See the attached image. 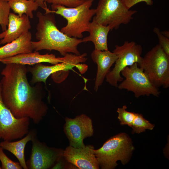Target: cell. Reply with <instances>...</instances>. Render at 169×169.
<instances>
[{"label":"cell","mask_w":169,"mask_h":169,"mask_svg":"<svg viewBox=\"0 0 169 169\" xmlns=\"http://www.w3.org/2000/svg\"><path fill=\"white\" fill-rule=\"evenodd\" d=\"M124 3L129 9L134 6L136 4L141 2H144L149 6L153 4L152 0H122Z\"/></svg>","instance_id":"cell-28"},{"label":"cell","mask_w":169,"mask_h":169,"mask_svg":"<svg viewBox=\"0 0 169 169\" xmlns=\"http://www.w3.org/2000/svg\"><path fill=\"white\" fill-rule=\"evenodd\" d=\"M162 34L166 37L169 38V32L168 30L161 31Z\"/></svg>","instance_id":"cell-31"},{"label":"cell","mask_w":169,"mask_h":169,"mask_svg":"<svg viewBox=\"0 0 169 169\" xmlns=\"http://www.w3.org/2000/svg\"><path fill=\"white\" fill-rule=\"evenodd\" d=\"M30 119L28 117H15L5 105L0 81V139L11 141L23 138L29 131Z\"/></svg>","instance_id":"cell-9"},{"label":"cell","mask_w":169,"mask_h":169,"mask_svg":"<svg viewBox=\"0 0 169 169\" xmlns=\"http://www.w3.org/2000/svg\"><path fill=\"white\" fill-rule=\"evenodd\" d=\"M156 87H169V56L157 44L147 52L138 64Z\"/></svg>","instance_id":"cell-5"},{"label":"cell","mask_w":169,"mask_h":169,"mask_svg":"<svg viewBox=\"0 0 169 169\" xmlns=\"http://www.w3.org/2000/svg\"><path fill=\"white\" fill-rule=\"evenodd\" d=\"M110 30V29L109 26H104L99 23L93 18L89 26L88 32L90 35L82 39V42H92L96 50H108L107 38Z\"/></svg>","instance_id":"cell-18"},{"label":"cell","mask_w":169,"mask_h":169,"mask_svg":"<svg viewBox=\"0 0 169 169\" xmlns=\"http://www.w3.org/2000/svg\"><path fill=\"white\" fill-rule=\"evenodd\" d=\"M64 131L69 139V146L77 148L84 147V139L92 136L93 129L91 119L85 114L74 118L66 117Z\"/></svg>","instance_id":"cell-12"},{"label":"cell","mask_w":169,"mask_h":169,"mask_svg":"<svg viewBox=\"0 0 169 169\" xmlns=\"http://www.w3.org/2000/svg\"><path fill=\"white\" fill-rule=\"evenodd\" d=\"M32 35L29 31L12 42L0 47V62L18 54L32 52Z\"/></svg>","instance_id":"cell-17"},{"label":"cell","mask_w":169,"mask_h":169,"mask_svg":"<svg viewBox=\"0 0 169 169\" xmlns=\"http://www.w3.org/2000/svg\"><path fill=\"white\" fill-rule=\"evenodd\" d=\"M25 65L12 63L6 64L1 72L3 101L18 118L28 117L38 124L48 110L43 100L40 83L32 86L28 81Z\"/></svg>","instance_id":"cell-1"},{"label":"cell","mask_w":169,"mask_h":169,"mask_svg":"<svg viewBox=\"0 0 169 169\" xmlns=\"http://www.w3.org/2000/svg\"><path fill=\"white\" fill-rule=\"evenodd\" d=\"M69 71L61 70L53 73L51 74V78L56 83L62 82L67 77Z\"/></svg>","instance_id":"cell-27"},{"label":"cell","mask_w":169,"mask_h":169,"mask_svg":"<svg viewBox=\"0 0 169 169\" xmlns=\"http://www.w3.org/2000/svg\"><path fill=\"white\" fill-rule=\"evenodd\" d=\"M10 9L8 1L6 0H0V25L3 31L7 28Z\"/></svg>","instance_id":"cell-23"},{"label":"cell","mask_w":169,"mask_h":169,"mask_svg":"<svg viewBox=\"0 0 169 169\" xmlns=\"http://www.w3.org/2000/svg\"><path fill=\"white\" fill-rule=\"evenodd\" d=\"M134 149L131 138L125 133H121L110 138L94 152L101 169H112L118 165V161L123 165L127 163Z\"/></svg>","instance_id":"cell-4"},{"label":"cell","mask_w":169,"mask_h":169,"mask_svg":"<svg viewBox=\"0 0 169 169\" xmlns=\"http://www.w3.org/2000/svg\"><path fill=\"white\" fill-rule=\"evenodd\" d=\"M54 14H43L39 11L37 12L38 22L35 37L38 41H32L33 50L37 51L43 49L54 50L63 56L70 53L80 55L77 47L83 42L82 39L69 37L59 30L56 24Z\"/></svg>","instance_id":"cell-2"},{"label":"cell","mask_w":169,"mask_h":169,"mask_svg":"<svg viewBox=\"0 0 169 169\" xmlns=\"http://www.w3.org/2000/svg\"><path fill=\"white\" fill-rule=\"evenodd\" d=\"M93 17L95 20L112 30L117 29L121 24H127L137 12L129 9L122 0H99Z\"/></svg>","instance_id":"cell-6"},{"label":"cell","mask_w":169,"mask_h":169,"mask_svg":"<svg viewBox=\"0 0 169 169\" xmlns=\"http://www.w3.org/2000/svg\"><path fill=\"white\" fill-rule=\"evenodd\" d=\"M113 52L117 56L114 68L105 76L106 81L111 85L117 87L119 82L124 78L121 76V71L126 67L136 63L141 62L142 57L141 46L134 41H125L121 45H116Z\"/></svg>","instance_id":"cell-7"},{"label":"cell","mask_w":169,"mask_h":169,"mask_svg":"<svg viewBox=\"0 0 169 169\" xmlns=\"http://www.w3.org/2000/svg\"><path fill=\"white\" fill-rule=\"evenodd\" d=\"M86 53L80 55L67 53L64 57V61L51 66L38 63L28 68V72L32 74L31 82L32 84L43 82L46 84L48 78L53 73L64 70L69 71L75 67L76 64L85 62L87 60Z\"/></svg>","instance_id":"cell-11"},{"label":"cell","mask_w":169,"mask_h":169,"mask_svg":"<svg viewBox=\"0 0 169 169\" xmlns=\"http://www.w3.org/2000/svg\"><path fill=\"white\" fill-rule=\"evenodd\" d=\"M7 1H8L9 2V1H10V0H6Z\"/></svg>","instance_id":"cell-32"},{"label":"cell","mask_w":169,"mask_h":169,"mask_svg":"<svg viewBox=\"0 0 169 169\" xmlns=\"http://www.w3.org/2000/svg\"><path fill=\"white\" fill-rule=\"evenodd\" d=\"M8 28L0 33V44L10 43L29 31L31 28L29 17L25 14L19 16L10 13Z\"/></svg>","instance_id":"cell-14"},{"label":"cell","mask_w":169,"mask_h":169,"mask_svg":"<svg viewBox=\"0 0 169 169\" xmlns=\"http://www.w3.org/2000/svg\"><path fill=\"white\" fill-rule=\"evenodd\" d=\"M121 74L125 79L118 85L117 87L120 90L131 91L136 98L151 95L158 97L160 95L161 92L159 88L153 84L137 63L126 67L121 71Z\"/></svg>","instance_id":"cell-8"},{"label":"cell","mask_w":169,"mask_h":169,"mask_svg":"<svg viewBox=\"0 0 169 169\" xmlns=\"http://www.w3.org/2000/svg\"><path fill=\"white\" fill-rule=\"evenodd\" d=\"M127 106L125 105L122 107L118 108L117 112L118 113V118L121 125H128L131 126L135 117L136 113L129 112L126 110Z\"/></svg>","instance_id":"cell-22"},{"label":"cell","mask_w":169,"mask_h":169,"mask_svg":"<svg viewBox=\"0 0 169 169\" xmlns=\"http://www.w3.org/2000/svg\"><path fill=\"white\" fill-rule=\"evenodd\" d=\"M94 0H85L79 6L68 8L62 5L52 4V10L46 7V13H53L59 15L67 21L66 25L60 31L70 37L81 38L83 33L88 32L90 21L95 15V9H91Z\"/></svg>","instance_id":"cell-3"},{"label":"cell","mask_w":169,"mask_h":169,"mask_svg":"<svg viewBox=\"0 0 169 169\" xmlns=\"http://www.w3.org/2000/svg\"><path fill=\"white\" fill-rule=\"evenodd\" d=\"M33 1L36 2L39 5V7L42 8L43 9H44L47 6L46 3H44V0H31Z\"/></svg>","instance_id":"cell-30"},{"label":"cell","mask_w":169,"mask_h":169,"mask_svg":"<svg viewBox=\"0 0 169 169\" xmlns=\"http://www.w3.org/2000/svg\"><path fill=\"white\" fill-rule=\"evenodd\" d=\"M36 135V131L31 130L25 136L19 141H11L3 140L0 142V146L13 154L17 158L23 168L28 169L25 160V148L27 143L31 141Z\"/></svg>","instance_id":"cell-19"},{"label":"cell","mask_w":169,"mask_h":169,"mask_svg":"<svg viewBox=\"0 0 169 169\" xmlns=\"http://www.w3.org/2000/svg\"><path fill=\"white\" fill-rule=\"evenodd\" d=\"M1 169V167L0 166V169Z\"/></svg>","instance_id":"cell-33"},{"label":"cell","mask_w":169,"mask_h":169,"mask_svg":"<svg viewBox=\"0 0 169 169\" xmlns=\"http://www.w3.org/2000/svg\"><path fill=\"white\" fill-rule=\"evenodd\" d=\"M153 31L158 37L159 44L164 52L169 56V38L164 36L161 33L160 29L158 28L155 27Z\"/></svg>","instance_id":"cell-26"},{"label":"cell","mask_w":169,"mask_h":169,"mask_svg":"<svg viewBox=\"0 0 169 169\" xmlns=\"http://www.w3.org/2000/svg\"><path fill=\"white\" fill-rule=\"evenodd\" d=\"M8 3L10 9L19 16L25 14L31 18L33 17V11L39 7L36 2L31 0H10Z\"/></svg>","instance_id":"cell-20"},{"label":"cell","mask_w":169,"mask_h":169,"mask_svg":"<svg viewBox=\"0 0 169 169\" xmlns=\"http://www.w3.org/2000/svg\"><path fill=\"white\" fill-rule=\"evenodd\" d=\"M31 141L32 146L30 158L26 162L28 169L49 168L63 156L64 151L48 146L45 143L39 141L36 136Z\"/></svg>","instance_id":"cell-10"},{"label":"cell","mask_w":169,"mask_h":169,"mask_svg":"<svg viewBox=\"0 0 169 169\" xmlns=\"http://www.w3.org/2000/svg\"><path fill=\"white\" fill-rule=\"evenodd\" d=\"M85 0H44V3L52 4L64 6L68 8L77 7L83 3Z\"/></svg>","instance_id":"cell-25"},{"label":"cell","mask_w":169,"mask_h":169,"mask_svg":"<svg viewBox=\"0 0 169 169\" xmlns=\"http://www.w3.org/2000/svg\"><path fill=\"white\" fill-rule=\"evenodd\" d=\"M3 149L0 146V161L2 169H22L23 167L19 162H15L11 160L5 154Z\"/></svg>","instance_id":"cell-24"},{"label":"cell","mask_w":169,"mask_h":169,"mask_svg":"<svg viewBox=\"0 0 169 169\" xmlns=\"http://www.w3.org/2000/svg\"><path fill=\"white\" fill-rule=\"evenodd\" d=\"M79 71L80 72L83 74L85 73L87 70L88 67L87 65L84 64L78 63L75 66Z\"/></svg>","instance_id":"cell-29"},{"label":"cell","mask_w":169,"mask_h":169,"mask_svg":"<svg viewBox=\"0 0 169 169\" xmlns=\"http://www.w3.org/2000/svg\"><path fill=\"white\" fill-rule=\"evenodd\" d=\"M64 60V56L56 57L53 54H41L38 51H35L8 58L2 60L0 62L5 64L16 63L24 65H33L46 62L54 65L62 62Z\"/></svg>","instance_id":"cell-16"},{"label":"cell","mask_w":169,"mask_h":169,"mask_svg":"<svg viewBox=\"0 0 169 169\" xmlns=\"http://www.w3.org/2000/svg\"><path fill=\"white\" fill-rule=\"evenodd\" d=\"M93 146L88 145L77 148L69 146L63 152V157L68 162L80 169H98L100 166L95 155Z\"/></svg>","instance_id":"cell-13"},{"label":"cell","mask_w":169,"mask_h":169,"mask_svg":"<svg viewBox=\"0 0 169 169\" xmlns=\"http://www.w3.org/2000/svg\"><path fill=\"white\" fill-rule=\"evenodd\" d=\"M154 125L145 119L143 115L140 114L136 113L135 117L130 126L132 128V133H140L145 131L146 130H152Z\"/></svg>","instance_id":"cell-21"},{"label":"cell","mask_w":169,"mask_h":169,"mask_svg":"<svg viewBox=\"0 0 169 169\" xmlns=\"http://www.w3.org/2000/svg\"><path fill=\"white\" fill-rule=\"evenodd\" d=\"M91 56L92 60L97 66L94 86L95 90L97 91L118 57L115 53L108 49L102 51L95 49L92 52Z\"/></svg>","instance_id":"cell-15"}]
</instances>
